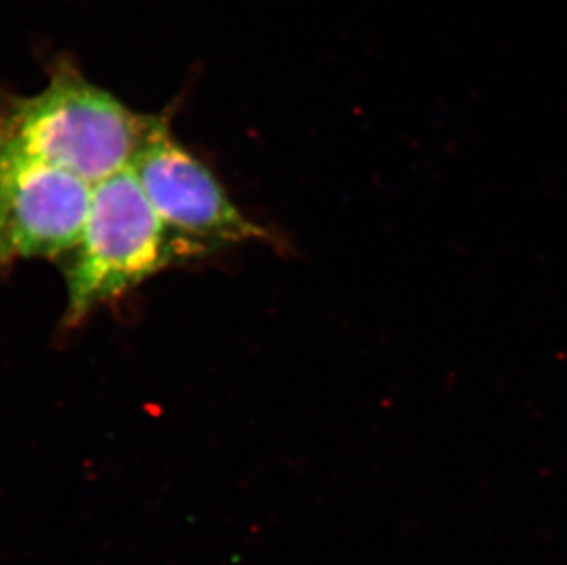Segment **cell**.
I'll use <instances>...</instances> for the list:
<instances>
[{
  "label": "cell",
  "mask_w": 567,
  "mask_h": 565,
  "mask_svg": "<svg viewBox=\"0 0 567 565\" xmlns=\"http://www.w3.org/2000/svg\"><path fill=\"white\" fill-rule=\"evenodd\" d=\"M197 256L203 251L167 228L128 167L97 182L64 270V326H78L97 307Z\"/></svg>",
  "instance_id": "cell-2"
},
{
  "label": "cell",
  "mask_w": 567,
  "mask_h": 565,
  "mask_svg": "<svg viewBox=\"0 0 567 565\" xmlns=\"http://www.w3.org/2000/svg\"><path fill=\"white\" fill-rule=\"evenodd\" d=\"M128 170L167 228L203 254L268 239L267 229L243 214L214 171L175 136L169 113L153 116Z\"/></svg>",
  "instance_id": "cell-3"
},
{
  "label": "cell",
  "mask_w": 567,
  "mask_h": 565,
  "mask_svg": "<svg viewBox=\"0 0 567 565\" xmlns=\"http://www.w3.org/2000/svg\"><path fill=\"white\" fill-rule=\"evenodd\" d=\"M153 116L127 107L61 55L35 94L0 91V155L61 167L94 186L131 166Z\"/></svg>",
  "instance_id": "cell-1"
},
{
  "label": "cell",
  "mask_w": 567,
  "mask_h": 565,
  "mask_svg": "<svg viewBox=\"0 0 567 565\" xmlns=\"http://www.w3.org/2000/svg\"><path fill=\"white\" fill-rule=\"evenodd\" d=\"M92 192L70 171L0 155V268L69 256L85 229Z\"/></svg>",
  "instance_id": "cell-4"
}]
</instances>
